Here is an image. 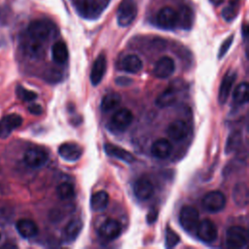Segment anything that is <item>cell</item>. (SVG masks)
Instances as JSON below:
<instances>
[{"mask_svg": "<svg viewBox=\"0 0 249 249\" xmlns=\"http://www.w3.org/2000/svg\"><path fill=\"white\" fill-rule=\"evenodd\" d=\"M53 29L52 22L45 19H35L29 23L27 33L29 38L42 43L50 38Z\"/></svg>", "mask_w": 249, "mask_h": 249, "instance_id": "6da1fadb", "label": "cell"}, {"mask_svg": "<svg viewBox=\"0 0 249 249\" xmlns=\"http://www.w3.org/2000/svg\"><path fill=\"white\" fill-rule=\"evenodd\" d=\"M17 95L23 101H32L37 98L36 92L24 89L22 86L17 87Z\"/></svg>", "mask_w": 249, "mask_h": 249, "instance_id": "d590c367", "label": "cell"}, {"mask_svg": "<svg viewBox=\"0 0 249 249\" xmlns=\"http://www.w3.org/2000/svg\"><path fill=\"white\" fill-rule=\"evenodd\" d=\"M0 239H1V234H0Z\"/></svg>", "mask_w": 249, "mask_h": 249, "instance_id": "b9f144b4", "label": "cell"}, {"mask_svg": "<svg viewBox=\"0 0 249 249\" xmlns=\"http://www.w3.org/2000/svg\"><path fill=\"white\" fill-rule=\"evenodd\" d=\"M83 229V222L79 218L72 219L65 227L64 229V238L68 242L74 241L80 234L81 231Z\"/></svg>", "mask_w": 249, "mask_h": 249, "instance_id": "cb8c5ba5", "label": "cell"}, {"mask_svg": "<svg viewBox=\"0 0 249 249\" xmlns=\"http://www.w3.org/2000/svg\"><path fill=\"white\" fill-rule=\"evenodd\" d=\"M121 100L122 98L119 93H116V92L108 93L102 98L100 108L104 113L110 112L116 109L121 104Z\"/></svg>", "mask_w": 249, "mask_h": 249, "instance_id": "83f0119b", "label": "cell"}, {"mask_svg": "<svg viewBox=\"0 0 249 249\" xmlns=\"http://www.w3.org/2000/svg\"><path fill=\"white\" fill-rule=\"evenodd\" d=\"M214 6H219V5H221L225 0H209Z\"/></svg>", "mask_w": 249, "mask_h": 249, "instance_id": "60d3db41", "label": "cell"}, {"mask_svg": "<svg viewBox=\"0 0 249 249\" xmlns=\"http://www.w3.org/2000/svg\"><path fill=\"white\" fill-rule=\"evenodd\" d=\"M16 229L23 238H32L38 233V227L32 220L20 219L16 223Z\"/></svg>", "mask_w": 249, "mask_h": 249, "instance_id": "44dd1931", "label": "cell"}, {"mask_svg": "<svg viewBox=\"0 0 249 249\" xmlns=\"http://www.w3.org/2000/svg\"><path fill=\"white\" fill-rule=\"evenodd\" d=\"M179 222L185 231L190 232L195 231L199 222L198 211L191 205L183 206L180 210Z\"/></svg>", "mask_w": 249, "mask_h": 249, "instance_id": "277c9868", "label": "cell"}, {"mask_svg": "<svg viewBox=\"0 0 249 249\" xmlns=\"http://www.w3.org/2000/svg\"><path fill=\"white\" fill-rule=\"evenodd\" d=\"M235 79H236V74L234 72H229L223 78V81H222L220 89H219V94H218V100L221 104L226 103V101L231 91L232 86L235 82Z\"/></svg>", "mask_w": 249, "mask_h": 249, "instance_id": "ffe728a7", "label": "cell"}, {"mask_svg": "<svg viewBox=\"0 0 249 249\" xmlns=\"http://www.w3.org/2000/svg\"><path fill=\"white\" fill-rule=\"evenodd\" d=\"M75 6L79 14L87 18H97L103 10L102 5L97 0H76Z\"/></svg>", "mask_w": 249, "mask_h": 249, "instance_id": "52a82bcc", "label": "cell"}, {"mask_svg": "<svg viewBox=\"0 0 249 249\" xmlns=\"http://www.w3.org/2000/svg\"><path fill=\"white\" fill-rule=\"evenodd\" d=\"M177 98V93L172 88H168L164 89L160 94L158 95L155 102L156 105L160 108H165L172 105Z\"/></svg>", "mask_w": 249, "mask_h": 249, "instance_id": "4316f807", "label": "cell"}, {"mask_svg": "<svg viewBox=\"0 0 249 249\" xmlns=\"http://www.w3.org/2000/svg\"><path fill=\"white\" fill-rule=\"evenodd\" d=\"M106 57L103 53H100L94 60L91 71H90V82L92 86H97L103 79V76L106 72Z\"/></svg>", "mask_w": 249, "mask_h": 249, "instance_id": "2e32d148", "label": "cell"}, {"mask_svg": "<svg viewBox=\"0 0 249 249\" xmlns=\"http://www.w3.org/2000/svg\"><path fill=\"white\" fill-rule=\"evenodd\" d=\"M232 40H233V35H231L229 38H227V39L223 42L222 46L220 47L219 53H218V57H219V58H222V57L226 54V53L229 51V49H230V47H231V43H232Z\"/></svg>", "mask_w": 249, "mask_h": 249, "instance_id": "8d00e7d4", "label": "cell"}, {"mask_svg": "<svg viewBox=\"0 0 249 249\" xmlns=\"http://www.w3.org/2000/svg\"><path fill=\"white\" fill-rule=\"evenodd\" d=\"M194 23V11L191 7L182 6L177 12V25L182 29L189 30Z\"/></svg>", "mask_w": 249, "mask_h": 249, "instance_id": "7402d4cb", "label": "cell"}, {"mask_svg": "<svg viewBox=\"0 0 249 249\" xmlns=\"http://www.w3.org/2000/svg\"><path fill=\"white\" fill-rule=\"evenodd\" d=\"M28 111H29L31 114H33V115H40V114H42L43 109H42V107H41L39 104L34 103V104H31V105L28 107Z\"/></svg>", "mask_w": 249, "mask_h": 249, "instance_id": "74e56055", "label": "cell"}, {"mask_svg": "<svg viewBox=\"0 0 249 249\" xmlns=\"http://www.w3.org/2000/svg\"><path fill=\"white\" fill-rule=\"evenodd\" d=\"M155 192L154 185L147 177H140L134 182L133 193L137 199L145 201L150 199Z\"/></svg>", "mask_w": 249, "mask_h": 249, "instance_id": "8fae6325", "label": "cell"}, {"mask_svg": "<svg viewBox=\"0 0 249 249\" xmlns=\"http://www.w3.org/2000/svg\"><path fill=\"white\" fill-rule=\"evenodd\" d=\"M22 124V118L18 114H10L3 117L0 121V138L5 139L11 135V133L20 126Z\"/></svg>", "mask_w": 249, "mask_h": 249, "instance_id": "7c38bea8", "label": "cell"}, {"mask_svg": "<svg viewBox=\"0 0 249 249\" xmlns=\"http://www.w3.org/2000/svg\"><path fill=\"white\" fill-rule=\"evenodd\" d=\"M232 198L239 206H245L248 203V188L244 183L235 185L232 192Z\"/></svg>", "mask_w": 249, "mask_h": 249, "instance_id": "f1b7e54d", "label": "cell"}, {"mask_svg": "<svg viewBox=\"0 0 249 249\" xmlns=\"http://www.w3.org/2000/svg\"><path fill=\"white\" fill-rule=\"evenodd\" d=\"M226 241L230 248H243L248 242V231L240 226L231 227L227 231Z\"/></svg>", "mask_w": 249, "mask_h": 249, "instance_id": "3957f363", "label": "cell"}, {"mask_svg": "<svg viewBox=\"0 0 249 249\" xmlns=\"http://www.w3.org/2000/svg\"><path fill=\"white\" fill-rule=\"evenodd\" d=\"M238 14V1H231L228 6L222 10V17L227 21L233 20Z\"/></svg>", "mask_w": 249, "mask_h": 249, "instance_id": "1f68e13d", "label": "cell"}, {"mask_svg": "<svg viewBox=\"0 0 249 249\" xmlns=\"http://www.w3.org/2000/svg\"><path fill=\"white\" fill-rule=\"evenodd\" d=\"M248 99V84L243 82L239 84L233 90L232 102L235 106H241L247 102Z\"/></svg>", "mask_w": 249, "mask_h": 249, "instance_id": "f546056e", "label": "cell"}, {"mask_svg": "<svg viewBox=\"0 0 249 249\" xmlns=\"http://www.w3.org/2000/svg\"><path fill=\"white\" fill-rule=\"evenodd\" d=\"M122 231L121 224L114 219H107L99 228V235L106 240L117 238Z\"/></svg>", "mask_w": 249, "mask_h": 249, "instance_id": "5bb4252c", "label": "cell"}, {"mask_svg": "<svg viewBox=\"0 0 249 249\" xmlns=\"http://www.w3.org/2000/svg\"><path fill=\"white\" fill-rule=\"evenodd\" d=\"M158 217V212L156 209H152L148 214H147V222L149 224H153L155 221H157Z\"/></svg>", "mask_w": 249, "mask_h": 249, "instance_id": "f35d334b", "label": "cell"}, {"mask_svg": "<svg viewBox=\"0 0 249 249\" xmlns=\"http://www.w3.org/2000/svg\"><path fill=\"white\" fill-rule=\"evenodd\" d=\"M137 16V5L134 0H122L117 10V20L120 26L125 27L132 23Z\"/></svg>", "mask_w": 249, "mask_h": 249, "instance_id": "7a4b0ae2", "label": "cell"}, {"mask_svg": "<svg viewBox=\"0 0 249 249\" xmlns=\"http://www.w3.org/2000/svg\"><path fill=\"white\" fill-rule=\"evenodd\" d=\"M109 203V195L105 191H98L90 197V207L94 211L104 210Z\"/></svg>", "mask_w": 249, "mask_h": 249, "instance_id": "d4e9b609", "label": "cell"}, {"mask_svg": "<svg viewBox=\"0 0 249 249\" xmlns=\"http://www.w3.org/2000/svg\"><path fill=\"white\" fill-rule=\"evenodd\" d=\"M56 194L60 199L66 200V199H70L71 197L74 196L75 190H74V187L72 184H70L68 182H63L57 186Z\"/></svg>", "mask_w": 249, "mask_h": 249, "instance_id": "4dcf8cb0", "label": "cell"}, {"mask_svg": "<svg viewBox=\"0 0 249 249\" xmlns=\"http://www.w3.org/2000/svg\"><path fill=\"white\" fill-rule=\"evenodd\" d=\"M49 160L48 153L39 148L28 149L23 156V160L25 164L31 168H39L47 163Z\"/></svg>", "mask_w": 249, "mask_h": 249, "instance_id": "ba28073f", "label": "cell"}, {"mask_svg": "<svg viewBox=\"0 0 249 249\" xmlns=\"http://www.w3.org/2000/svg\"><path fill=\"white\" fill-rule=\"evenodd\" d=\"M180 241L179 235L170 228H167L165 231V246L167 248H172L176 246Z\"/></svg>", "mask_w": 249, "mask_h": 249, "instance_id": "e575fe53", "label": "cell"}, {"mask_svg": "<svg viewBox=\"0 0 249 249\" xmlns=\"http://www.w3.org/2000/svg\"><path fill=\"white\" fill-rule=\"evenodd\" d=\"M172 152V146L170 142L164 138H159L156 140L152 147H151V153L152 155L160 160L166 159L170 156Z\"/></svg>", "mask_w": 249, "mask_h": 249, "instance_id": "d6986e66", "label": "cell"}, {"mask_svg": "<svg viewBox=\"0 0 249 249\" xmlns=\"http://www.w3.org/2000/svg\"><path fill=\"white\" fill-rule=\"evenodd\" d=\"M26 51L30 55L34 57L41 56L43 54V48H42L41 42L35 41L30 38V41L26 45Z\"/></svg>", "mask_w": 249, "mask_h": 249, "instance_id": "836d02e7", "label": "cell"}, {"mask_svg": "<svg viewBox=\"0 0 249 249\" xmlns=\"http://www.w3.org/2000/svg\"><path fill=\"white\" fill-rule=\"evenodd\" d=\"M6 19H7V13L5 12L3 7H0V25L4 24Z\"/></svg>", "mask_w": 249, "mask_h": 249, "instance_id": "ab89813d", "label": "cell"}, {"mask_svg": "<svg viewBox=\"0 0 249 249\" xmlns=\"http://www.w3.org/2000/svg\"><path fill=\"white\" fill-rule=\"evenodd\" d=\"M58 154L62 159L67 161H76L81 158L83 154V149L80 145L76 143L65 142L59 146Z\"/></svg>", "mask_w": 249, "mask_h": 249, "instance_id": "9a60e30c", "label": "cell"}, {"mask_svg": "<svg viewBox=\"0 0 249 249\" xmlns=\"http://www.w3.org/2000/svg\"><path fill=\"white\" fill-rule=\"evenodd\" d=\"M143 67L142 60L135 54H128L124 56L120 62V68L127 73H138Z\"/></svg>", "mask_w": 249, "mask_h": 249, "instance_id": "603a6c76", "label": "cell"}, {"mask_svg": "<svg viewBox=\"0 0 249 249\" xmlns=\"http://www.w3.org/2000/svg\"><path fill=\"white\" fill-rule=\"evenodd\" d=\"M132 112L127 108H122L117 110L110 121V127L114 131H124L132 123Z\"/></svg>", "mask_w": 249, "mask_h": 249, "instance_id": "5b68a950", "label": "cell"}, {"mask_svg": "<svg viewBox=\"0 0 249 249\" xmlns=\"http://www.w3.org/2000/svg\"><path fill=\"white\" fill-rule=\"evenodd\" d=\"M157 24L163 29H173L177 26V12L169 7L161 8L156 17Z\"/></svg>", "mask_w": 249, "mask_h": 249, "instance_id": "9c48e42d", "label": "cell"}, {"mask_svg": "<svg viewBox=\"0 0 249 249\" xmlns=\"http://www.w3.org/2000/svg\"><path fill=\"white\" fill-rule=\"evenodd\" d=\"M202 206L209 212H219L226 206V197L220 191L208 192L202 198Z\"/></svg>", "mask_w": 249, "mask_h": 249, "instance_id": "8992f818", "label": "cell"}, {"mask_svg": "<svg viewBox=\"0 0 249 249\" xmlns=\"http://www.w3.org/2000/svg\"><path fill=\"white\" fill-rule=\"evenodd\" d=\"M196 233L197 237L203 242H213L218 235L217 228L215 224L208 219H204L198 222L196 228Z\"/></svg>", "mask_w": 249, "mask_h": 249, "instance_id": "30bf717a", "label": "cell"}, {"mask_svg": "<svg viewBox=\"0 0 249 249\" xmlns=\"http://www.w3.org/2000/svg\"><path fill=\"white\" fill-rule=\"evenodd\" d=\"M175 69V63L170 56H161L154 67V75L159 79L170 77Z\"/></svg>", "mask_w": 249, "mask_h": 249, "instance_id": "4fadbf2b", "label": "cell"}, {"mask_svg": "<svg viewBox=\"0 0 249 249\" xmlns=\"http://www.w3.org/2000/svg\"><path fill=\"white\" fill-rule=\"evenodd\" d=\"M241 143V133L239 131H233L228 138L225 152L227 154H231L234 150L238 148Z\"/></svg>", "mask_w": 249, "mask_h": 249, "instance_id": "d6a6232c", "label": "cell"}, {"mask_svg": "<svg viewBox=\"0 0 249 249\" xmlns=\"http://www.w3.org/2000/svg\"><path fill=\"white\" fill-rule=\"evenodd\" d=\"M167 135L176 142L183 140L188 135V125L186 122L182 120L172 122L167 127Z\"/></svg>", "mask_w": 249, "mask_h": 249, "instance_id": "e0dca14e", "label": "cell"}, {"mask_svg": "<svg viewBox=\"0 0 249 249\" xmlns=\"http://www.w3.org/2000/svg\"><path fill=\"white\" fill-rule=\"evenodd\" d=\"M104 151L108 156L116 158V159L121 160L127 163H131L135 160V158L131 153H129L128 151H126L117 145L111 144V143L104 144Z\"/></svg>", "mask_w": 249, "mask_h": 249, "instance_id": "ac0fdd59", "label": "cell"}, {"mask_svg": "<svg viewBox=\"0 0 249 249\" xmlns=\"http://www.w3.org/2000/svg\"><path fill=\"white\" fill-rule=\"evenodd\" d=\"M52 55L54 62L63 64L68 58V49L64 42L57 41L52 48Z\"/></svg>", "mask_w": 249, "mask_h": 249, "instance_id": "484cf974", "label": "cell"}]
</instances>
